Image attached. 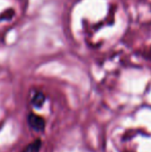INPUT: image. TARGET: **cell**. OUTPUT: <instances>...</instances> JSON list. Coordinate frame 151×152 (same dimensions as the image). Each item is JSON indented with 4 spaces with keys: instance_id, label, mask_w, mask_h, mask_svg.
<instances>
[{
    "instance_id": "obj_3",
    "label": "cell",
    "mask_w": 151,
    "mask_h": 152,
    "mask_svg": "<svg viewBox=\"0 0 151 152\" xmlns=\"http://www.w3.org/2000/svg\"><path fill=\"white\" fill-rule=\"evenodd\" d=\"M44 94H42V93L35 94V96L32 99L33 106L37 107V108H40V107L42 106V104H44Z\"/></svg>"
},
{
    "instance_id": "obj_1",
    "label": "cell",
    "mask_w": 151,
    "mask_h": 152,
    "mask_svg": "<svg viewBox=\"0 0 151 152\" xmlns=\"http://www.w3.org/2000/svg\"><path fill=\"white\" fill-rule=\"evenodd\" d=\"M28 124L35 132H42L46 127V121L42 117L30 113L28 116Z\"/></svg>"
},
{
    "instance_id": "obj_2",
    "label": "cell",
    "mask_w": 151,
    "mask_h": 152,
    "mask_svg": "<svg viewBox=\"0 0 151 152\" xmlns=\"http://www.w3.org/2000/svg\"><path fill=\"white\" fill-rule=\"evenodd\" d=\"M40 145H42L40 140H36V141H34L32 144L29 145L23 152H38L40 149Z\"/></svg>"
}]
</instances>
